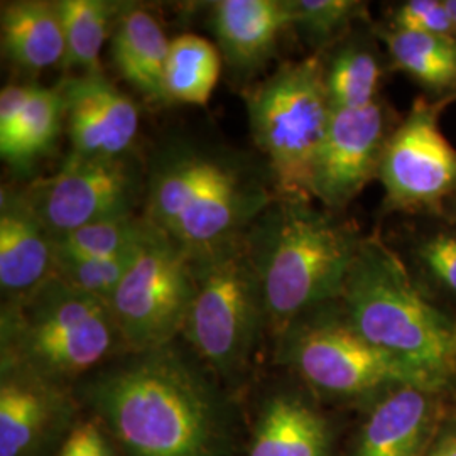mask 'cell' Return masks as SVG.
<instances>
[{
  "label": "cell",
  "mask_w": 456,
  "mask_h": 456,
  "mask_svg": "<svg viewBox=\"0 0 456 456\" xmlns=\"http://www.w3.org/2000/svg\"><path fill=\"white\" fill-rule=\"evenodd\" d=\"M54 274V239L24 190L0 191V288L7 299L31 293Z\"/></svg>",
  "instance_id": "16"
},
{
  "label": "cell",
  "mask_w": 456,
  "mask_h": 456,
  "mask_svg": "<svg viewBox=\"0 0 456 456\" xmlns=\"http://www.w3.org/2000/svg\"><path fill=\"white\" fill-rule=\"evenodd\" d=\"M367 5L359 0H288L291 28L316 54L342 43L357 20H367Z\"/></svg>",
  "instance_id": "27"
},
{
  "label": "cell",
  "mask_w": 456,
  "mask_h": 456,
  "mask_svg": "<svg viewBox=\"0 0 456 456\" xmlns=\"http://www.w3.org/2000/svg\"><path fill=\"white\" fill-rule=\"evenodd\" d=\"M421 456H456V412L441 418Z\"/></svg>",
  "instance_id": "33"
},
{
  "label": "cell",
  "mask_w": 456,
  "mask_h": 456,
  "mask_svg": "<svg viewBox=\"0 0 456 456\" xmlns=\"http://www.w3.org/2000/svg\"><path fill=\"white\" fill-rule=\"evenodd\" d=\"M122 348L110 306L54 274L31 293L2 305L0 370L68 387Z\"/></svg>",
  "instance_id": "4"
},
{
  "label": "cell",
  "mask_w": 456,
  "mask_h": 456,
  "mask_svg": "<svg viewBox=\"0 0 456 456\" xmlns=\"http://www.w3.org/2000/svg\"><path fill=\"white\" fill-rule=\"evenodd\" d=\"M277 338L279 359L330 395L375 397L397 384L423 386L360 335L340 301L308 311Z\"/></svg>",
  "instance_id": "7"
},
{
  "label": "cell",
  "mask_w": 456,
  "mask_h": 456,
  "mask_svg": "<svg viewBox=\"0 0 456 456\" xmlns=\"http://www.w3.org/2000/svg\"><path fill=\"white\" fill-rule=\"evenodd\" d=\"M65 102L71 156H127L139 131V109L102 71L68 77L58 85Z\"/></svg>",
  "instance_id": "13"
},
{
  "label": "cell",
  "mask_w": 456,
  "mask_h": 456,
  "mask_svg": "<svg viewBox=\"0 0 456 456\" xmlns=\"http://www.w3.org/2000/svg\"><path fill=\"white\" fill-rule=\"evenodd\" d=\"M389 107L379 98L360 109H333L313 175V198L342 212L379 176L394 131Z\"/></svg>",
  "instance_id": "12"
},
{
  "label": "cell",
  "mask_w": 456,
  "mask_h": 456,
  "mask_svg": "<svg viewBox=\"0 0 456 456\" xmlns=\"http://www.w3.org/2000/svg\"><path fill=\"white\" fill-rule=\"evenodd\" d=\"M191 256L195 294L183 335L213 374L237 379L267 323L247 232Z\"/></svg>",
  "instance_id": "6"
},
{
  "label": "cell",
  "mask_w": 456,
  "mask_h": 456,
  "mask_svg": "<svg viewBox=\"0 0 456 456\" xmlns=\"http://www.w3.org/2000/svg\"><path fill=\"white\" fill-rule=\"evenodd\" d=\"M245 103L277 198L313 201L314 164L333 114L323 56L314 53L279 66Z\"/></svg>",
  "instance_id": "5"
},
{
  "label": "cell",
  "mask_w": 456,
  "mask_h": 456,
  "mask_svg": "<svg viewBox=\"0 0 456 456\" xmlns=\"http://www.w3.org/2000/svg\"><path fill=\"white\" fill-rule=\"evenodd\" d=\"M0 372V456L45 455L75 426L73 397L39 377Z\"/></svg>",
  "instance_id": "14"
},
{
  "label": "cell",
  "mask_w": 456,
  "mask_h": 456,
  "mask_svg": "<svg viewBox=\"0 0 456 456\" xmlns=\"http://www.w3.org/2000/svg\"><path fill=\"white\" fill-rule=\"evenodd\" d=\"M171 41L156 17L124 4L115 22L110 54L118 75L152 102H166L164 71Z\"/></svg>",
  "instance_id": "19"
},
{
  "label": "cell",
  "mask_w": 456,
  "mask_h": 456,
  "mask_svg": "<svg viewBox=\"0 0 456 456\" xmlns=\"http://www.w3.org/2000/svg\"><path fill=\"white\" fill-rule=\"evenodd\" d=\"M147 227L146 216H135L132 213L78 228L56 239L54 244L86 257H117L137 248L146 235Z\"/></svg>",
  "instance_id": "29"
},
{
  "label": "cell",
  "mask_w": 456,
  "mask_h": 456,
  "mask_svg": "<svg viewBox=\"0 0 456 456\" xmlns=\"http://www.w3.org/2000/svg\"><path fill=\"white\" fill-rule=\"evenodd\" d=\"M58 456H117L107 431L97 419L75 424Z\"/></svg>",
  "instance_id": "31"
},
{
  "label": "cell",
  "mask_w": 456,
  "mask_h": 456,
  "mask_svg": "<svg viewBox=\"0 0 456 456\" xmlns=\"http://www.w3.org/2000/svg\"><path fill=\"white\" fill-rule=\"evenodd\" d=\"M325 60V58H323ZM386 73L384 58L372 39L352 36L325 60V83L333 109H360L379 100Z\"/></svg>",
  "instance_id": "22"
},
{
  "label": "cell",
  "mask_w": 456,
  "mask_h": 456,
  "mask_svg": "<svg viewBox=\"0 0 456 456\" xmlns=\"http://www.w3.org/2000/svg\"><path fill=\"white\" fill-rule=\"evenodd\" d=\"M36 83L31 85H7L0 94V139L7 137L24 112L33 95Z\"/></svg>",
  "instance_id": "32"
},
{
  "label": "cell",
  "mask_w": 456,
  "mask_h": 456,
  "mask_svg": "<svg viewBox=\"0 0 456 456\" xmlns=\"http://www.w3.org/2000/svg\"><path fill=\"white\" fill-rule=\"evenodd\" d=\"M331 426L325 416L293 392L265 401L245 456H330Z\"/></svg>",
  "instance_id": "18"
},
{
  "label": "cell",
  "mask_w": 456,
  "mask_h": 456,
  "mask_svg": "<svg viewBox=\"0 0 456 456\" xmlns=\"http://www.w3.org/2000/svg\"><path fill=\"white\" fill-rule=\"evenodd\" d=\"M137 248L117 257H86L68 252L54 244V276L65 281L73 289L94 296L110 306L115 291L127 274Z\"/></svg>",
  "instance_id": "28"
},
{
  "label": "cell",
  "mask_w": 456,
  "mask_h": 456,
  "mask_svg": "<svg viewBox=\"0 0 456 456\" xmlns=\"http://www.w3.org/2000/svg\"><path fill=\"white\" fill-rule=\"evenodd\" d=\"M401 257L424 293L456 297V224L438 218V224L414 228Z\"/></svg>",
  "instance_id": "26"
},
{
  "label": "cell",
  "mask_w": 456,
  "mask_h": 456,
  "mask_svg": "<svg viewBox=\"0 0 456 456\" xmlns=\"http://www.w3.org/2000/svg\"><path fill=\"white\" fill-rule=\"evenodd\" d=\"M210 28L235 73H254L265 65L281 34L291 28L288 0H218Z\"/></svg>",
  "instance_id": "17"
},
{
  "label": "cell",
  "mask_w": 456,
  "mask_h": 456,
  "mask_svg": "<svg viewBox=\"0 0 456 456\" xmlns=\"http://www.w3.org/2000/svg\"><path fill=\"white\" fill-rule=\"evenodd\" d=\"M444 220H448V222H453L456 224V191L455 195L452 196V200L448 201V205H446V210H444V216H443Z\"/></svg>",
  "instance_id": "34"
},
{
  "label": "cell",
  "mask_w": 456,
  "mask_h": 456,
  "mask_svg": "<svg viewBox=\"0 0 456 456\" xmlns=\"http://www.w3.org/2000/svg\"><path fill=\"white\" fill-rule=\"evenodd\" d=\"M340 303L360 335L424 387L455 391L456 325L382 237L362 239Z\"/></svg>",
  "instance_id": "2"
},
{
  "label": "cell",
  "mask_w": 456,
  "mask_h": 456,
  "mask_svg": "<svg viewBox=\"0 0 456 456\" xmlns=\"http://www.w3.org/2000/svg\"><path fill=\"white\" fill-rule=\"evenodd\" d=\"M0 34L4 56L24 71L37 73L65 60V31L56 2H4Z\"/></svg>",
  "instance_id": "20"
},
{
  "label": "cell",
  "mask_w": 456,
  "mask_h": 456,
  "mask_svg": "<svg viewBox=\"0 0 456 456\" xmlns=\"http://www.w3.org/2000/svg\"><path fill=\"white\" fill-rule=\"evenodd\" d=\"M359 232L308 200L277 198L247 230V244L277 337L308 311L340 301Z\"/></svg>",
  "instance_id": "3"
},
{
  "label": "cell",
  "mask_w": 456,
  "mask_h": 456,
  "mask_svg": "<svg viewBox=\"0 0 456 456\" xmlns=\"http://www.w3.org/2000/svg\"><path fill=\"white\" fill-rule=\"evenodd\" d=\"M65 118V102L58 86H34L14 129L0 139L2 159L17 171H26L56 144Z\"/></svg>",
  "instance_id": "23"
},
{
  "label": "cell",
  "mask_w": 456,
  "mask_h": 456,
  "mask_svg": "<svg viewBox=\"0 0 456 456\" xmlns=\"http://www.w3.org/2000/svg\"><path fill=\"white\" fill-rule=\"evenodd\" d=\"M392 28L411 33L452 36L453 26L444 0H406L392 7Z\"/></svg>",
  "instance_id": "30"
},
{
  "label": "cell",
  "mask_w": 456,
  "mask_h": 456,
  "mask_svg": "<svg viewBox=\"0 0 456 456\" xmlns=\"http://www.w3.org/2000/svg\"><path fill=\"white\" fill-rule=\"evenodd\" d=\"M220 71V51L208 39L196 34H181L171 39L164 71L166 102L207 105Z\"/></svg>",
  "instance_id": "24"
},
{
  "label": "cell",
  "mask_w": 456,
  "mask_h": 456,
  "mask_svg": "<svg viewBox=\"0 0 456 456\" xmlns=\"http://www.w3.org/2000/svg\"><path fill=\"white\" fill-rule=\"evenodd\" d=\"M456 98H414L382 154L379 181L384 212L443 218L456 191V147L441 129L443 110Z\"/></svg>",
  "instance_id": "9"
},
{
  "label": "cell",
  "mask_w": 456,
  "mask_h": 456,
  "mask_svg": "<svg viewBox=\"0 0 456 456\" xmlns=\"http://www.w3.org/2000/svg\"><path fill=\"white\" fill-rule=\"evenodd\" d=\"M208 370L173 342L129 352L83 394L126 456H228L230 408Z\"/></svg>",
  "instance_id": "1"
},
{
  "label": "cell",
  "mask_w": 456,
  "mask_h": 456,
  "mask_svg": "<svg viewBox=\"0 0 456 456\" xmlns=\"http://www.w3.org/2000/svg\"><path fill=\"white\" fill-rule=\"evenodd\" d=\"M372 33L387 51L395 69L418 83L426 97L456 98V39L452 36L411 33L389 24Z\"/></svg>",
  "instance_id": "21"
},
{
  "label": "cell",
  "mask_w": 456,
  "mask_h": 456,
  "mask_svg": "<svg viewBox=\"0 0 456 456\" xmlns=\"http://www.w3.org/2000/svg\"><path fill=\"white\" fill-rule=\"evenodd\" d=\"M180 218L166 233L191 254L244 235L276 200L267 184L224 156L203 154Z\"/></svg>",
  "instance_id": "11"
},
{
  "label": "cell",
  "mask_w": 456,
  "mask_h": 456,
  "mask_svg": "<svg viewBox=\"0 0 456 456\" xmlns=\"http://www.w3.org/2000/svg\"><path fill=\"white\" fill-rule=\"evenodd\" d=\"M66 53L61 66L85 73L102 71L98 58L107 36L114 33L124 4L109 0H58Z\"/></svg>",
  "instance_id": "25"
},
{
  "label": "cell",
  "mask_w": 456,
  "mask_h": 456,
  "mask_svg": "<svg viewBox=\"0 0 456 456\" xmlns=\"http://www.w3.org/2000/svg\"><path fill=\"white\" fill-rule=\"evenodd\" d=\"M446 4V9H448V14L452 19V26H453V37L456 39V0H444Z\"/></svg>",
  "instance_id": "35"
},
{
  "label": "cell",
  "mask_w": 456,
  "mask_h": 456,
  "mask_svg": "<svg viewBox=\"0 0 456 456\" xmlns=\"http://www.w3.org/2000/svg\"><path fill=\"white\" fill-rule=\"evenodd\" d=\"M416 384L377 394L352 456H421L443 418V397Z\"/></svg>",
  "instance_id": "15"
},
{
  "label": "cell",
  "mask_w": 456,
  "mask_h": 456,
  "mask_svg": "<svg viewBox=\"0 0 456 456\" xmlns=\"http://www.w3.org/2000/svg\"><path fill=\"white\" fill-rule=\"evenodd\" d=\"M193 294L191 252L149 222L110 301L126 350L146 352L175 342L184 331Z\"/></svg>",
  "instance_id": "8"
},
{
  "label": "cell",
  "mask_w": 456,
  "mask_h": 456,
  "mask_svg": "<svg viewBox=\"0 0 456 456\" xmlns=\"http://www.w3.org/2000/svg\"><path fill=\"white\" fill-rule=\"evenodd\" d=\"M24 191L56 240L100 220L132 215L141 178L127 156L102 159L69 154L54 175L34 181Z\"/></svg>",
  "instance_id": "10"
}]
</instances>
